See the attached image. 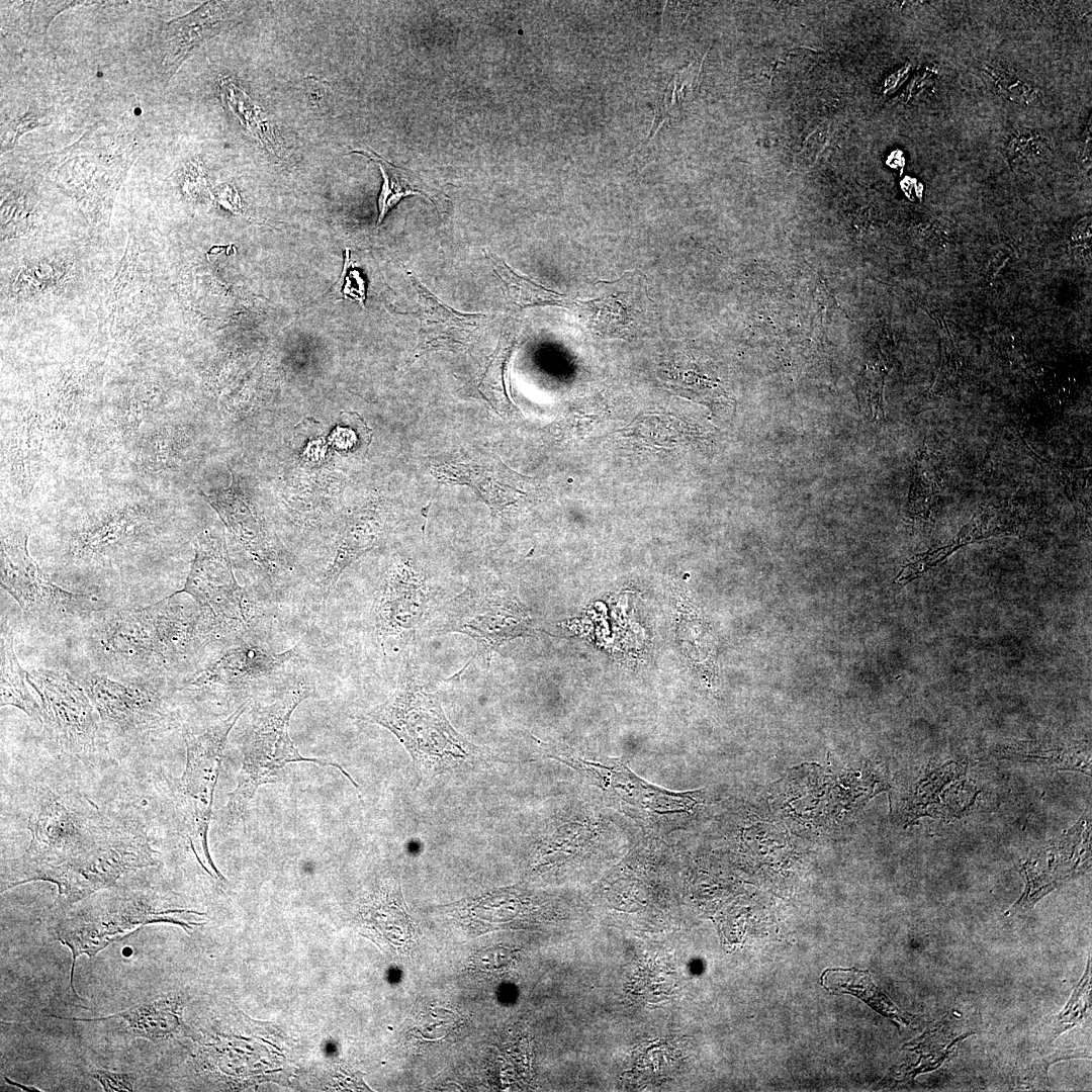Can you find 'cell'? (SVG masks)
Listing matches in <instances>:
<instances>
[{
    "instance_id": "obj_31",
    "label": "cell",
    "mask_w": 1092,
    "mask_h": 1092,
    "mask_svg": "<svg viewBox=\"0 0 1092 1092\" xmlns=\"http://www.w3.org/2000/svg\"><path fill=\"white\" fill-rule=\"evenodd\" d=\"M225 8L217 2L202 7L174 24V59H182L202 38L214 34L225 19Z\"/></svg>"
},
{
    "instance_id": "obj_5",
    "label": "cell",
    "mask_w": 1092,
    "mask_h": 1092,
    "mask_svg": "<svg viewBox=\"0 0 1092 1092\" xmlns=\"http://www.w3.org/2000/svg\"><path fill=\"white\" fill-rule=\"evenodd\" d=\"M72 674L99 715L109 753L125 755L175 725L176 692L168 681H121L89 669Z\"/></svg>"
},
{
    "instance_id": "obj_29",
    "label": "cell",
    "mask_w": 1092,
    "mask_h": 1092,
    "mask_svg": "<svg viewBox=\"0 0 1092 1092\" xmlns=\"http://www.w3.org/2000/svg\"><path fill=\"white\" fill-rule=\"evenodd\" d=\"M517 345L513 333L500 337L478 385L483 397L500 415H508L516 407L510 394L509 369Z\"/></svg>"
},
{
    "instance_id": "obj_28",
    "label": "cell",
    "mask_w": 1092,
    "mask_h": 1092,
    "mask_svg": "<svg viewBox=\"0 0 1092 1092\" xmlns=\"http://www.w3.org/2000/svg\"><path fill=\"white\" fill-rule=\"evenodd\" d=\"M822 986L836 993H848L860 998L874 1010L896 1022L908 1021L895 1004L872 981L867 971L828 969L821 976Z\"/></svg>"
},
{
    "instance_id": "obj_3",
    "label": "cell",
    "mask_w": 1092,
    "mask_h": 1092,
    "mask_svg": "<svg viewBox=\"0 0 1092 1092\" xmlns=\"http://www.w3.org/2000/svg\"><path fill=\"white\" fill-rule=\"evenodd\" d=\"M23 530H2L1 587L18 604L26 624L46 636H77L102 613L118 608L54 582L28 551Z\"/></svg>"
},
{
    "instance_id": "obj_40",
    "label": "cell",
    "mask_w": 1092,
    "mask_h": 1092,
    "mask_svg": "<svg viewBox=\"0 0 1092 1092\" xmlns=\"http://www.w3.org/2000/svg\"><path fill=\"white\" fill-rule=\"evenodd\" d=\"M1031 454L1041 466H1046L1057 476L1064 487L1065 493L1076 507L1087 508L1088 504L1090 505V492H1087L1088 487H1090L1088 482L1090 469H1071V467H1065L1038 457L1034 453Z\"/></svg>"
},
{
    "instance_id": "obj_9",
    "label": "cell",
    "mask_w": 1092,
    "mask_h": 1092,
    "mask_svg": "<svg viewBox=\"0 0 1092 1092\" xmlns=\"http://www.w3.org/2000/svg\"><path fill=\"white\" fill-rule=\"evenodd\" d=\"M107 818L85 812L51 788H40L27 821L31 839L25 851L2 873L1 893L28 883L36 871L80 851L97 836Z\"/></svg>"
},
{
    "instance_id": "obj_15",
    "label": "cell",
    "mask_w": 1092,
    "mask_h": 1092,
    "mask_svg": "<svg viewBox=\"0 0 1092 1092\" xmlns=\"http://www.w3.org/2000/svg\"><path fill=\"white\" fill-rule=\"evenodd\" d=\"M594 288L596 297L573 300L570 307L593 334L631 341L654 326L655 304L641 271H627L614 281L599 280Z\"/></svg>"
},
{
    "instance_id": "obj_10",
    "label": "cell",
    "mask_w": 1092,
    "mask_h": 1092,
    "mask_svg": "<svg viewBox=\"0 0 1092 1092\" xmlns=\"http://www.w3.org/2000/svg\"><path fill=\"white\" fill-rule=\"evenodd\" d=\"M193 913L184 909L164 908L159 896L144 892H119L94 899L93 903L81 905L78 911L67 913L56 929V938L72 952L70 987L74 986L77 958L83 953L93 958L108 944L123 937L136 927L155 922H173L183 927L188 924L173 914Z\"/></svg>"
},
{
    "instance_id": "obj_37",
    "label": "cell",
    "mask_w": 1092,
    "mask_h": 1092,
    "mask_svg": "<svg viewBox=\"0 0 1092 1092\" xmlns=\"http://www.w3.org/2000/svg\"><path fill=\"white\" fill-rule=\"evenodd\" d=\"M981 70L1002 97L1018 104H1030L1036 99L1035 88L1013 72L988 63Z\"/></svg>"
},
{
    "instance_id": "obj_32",
    "label": "cell",
    "mask_w": 1092,
    "mask_h": 1092,
    "mask_svg": "<svg viewBox=\"0 0 1092 1092\" xmlns=\"http://www.w3.org/2000/svg\"><path fill=\"white\" fill-rule=\"evenodd\" d=\"M1000 753L1008 758L1030 759L1056 768L1077 769L1084 772L1090 770V755L1087 754V749L1082 750L1079 745L1076 747L1018 745L1006 747Z\"/></svg>"
},
{
    "instance_id": "obj_6",
    "label": "cell",
    "mask_w": 1092,
    "mask_h": 1092,
    "mask_svg": "<svg viewBox=\"0 0 1092 1092\" xmlns=\"http://www.w3.org/2000/svg\"><path fill=\"white\" fill-rule=\"evenodd\" d=\"M75 637L83 649L85 669L121 681L165 680L174 685L146 606L110 609Z\"/></svg>"
},
{
    "instance_id": "obj_7",
    "label": "cell",
    "mask_w": 1092,
    "mask_h": 1092,
    "mask_svg": "<svg viewBox=\"0 0 1092 1092\" xmlns=\"http://www.w3.org/2000/svg\"><path fill=\"white\" fill-rule=\"evenodd\" d=\"M251 702L241 704L232 714L211 723L199 732L185 728L183 738L186 762L176 782L175 805L179 825L192 852L210 875L222 879L210 856L208 830L214 791L223 752L232 729L248 710Z\"/></svg>"
},
{
    "instance_id": "obj_44",
    "label": "cell",
    "mask_w": 1092,
    "mask_h": 1092,
    "mask_svg": "<svg viewBox=\"0 0 1092 1092\" xmlns=\"http://www.w3.org/2000/svg\"><path fill=\"white\" fill-rule=\"evenodd\" d=\"M139 109H140V108H136V110H135V113H136V114H139V113L141 112V111H140Z\"/></svg>"
},
{
    "instance_id": "obj_41",
    "label": "cell",
    "mask_w": 1092,
    "mask_h": 1092,
    "mask_svg": "<svg viewBox=\"0 0 1092 1092\" xmlns=\"http://www.w3.org/2000/svg\"><path fill=\"white\" fill-rule=\"evenodd\" d=\"M329 295L357 301L363 308L366 299V282L361 272L354 265L351 254L346 249L341 275L329 292Z\"/></svg>"
},
{
    "instance_id": "obj_16",
    "label": "cell",
    "mask_w": 1092,
    "mask_h": 1092,
    "mask_svg": "<svg viewBox=\"0 0 1092 1092\" xmlns=\"http://www.w3.org/2000/svg\"><path fill=\"white\" fill-rule=\"evenodd\" d=\"M1090 819L1082 818L1061 837L1034 852L1022 864L1024 893L1012 909L1026 910L1059 883L1081 875L1090 863Z\"/></svg>"
},
{
    "instance_id": "obj_13",
    "label": "cell",
    "mask_w": 1092,
    "mask_h": 1092,
    "mask_svg": "<svg viewBox=\"0 0 1092 1092\" xmlns=\"http://www.w3.org/2000/svg\"><path fill=\"white\" fill-rule=\"evenodd\" d=\"M177 592L190 596L226 637H241L252 627L254 607L235 576L225 539L220 534L204 530L197 536L189 572L183 587Z\"/></svg>"
},
{
    "instance_id": "obj_8",
    "label": "cell",
    "mask_w": 1092,
    "mask_h": 1092,
    "mask_svg": "<svg viewBox=\"0 0 1092 1092\" xmlns=\"http://www.w3.org/2000/svg\"><path fill=\"white\" fill-rule=\"evenodd\" d=\"M26 680L40 700L42 738L54 754L87 762L109 753L99 715L72 673L38 667L26 670Z\"/></svg>"
},
{
    "instance_id": "obj_42",
    "label": "cell",
    "mask_w": 1092,
    "mask_h": 1092,
    "mask_svg": "<svg viewBox=\"0 0 1092 1092\" xmlns=\"http://www.w3.org/2000/svg\"><path fill=\"white\" fill-rule=\"evenodd\" d=\"M92 1077L96 1079L104 1091H132L133 1082L135 1076L127 1073H117L105 1070H97L92 1074Z\"/></svg>"
},
{
    "instance_id": "obj_23",
    "label": "cell",
    "mask_w": 1092,
    "mask_h": 1092,
    "mask_svg": "<svg viewBox=\"0 0 1092 1092\" xmlns=\"http://www.w3.org/2000/svg\"><path fill=\"white\" fill-rule=\"evenodd\" d=\"M385 521L384 511L376 507L361 509L350 516L338 538L334 559L321 580L324 601L343 571L375 546L383 532Z\"/></svg>"
},
{
    "instance_id": "obj_43",
    "label": "cell",
    "mask_w": 1092,
    "mask_h": 1092,
    "mask_svg": "<svg viewBox=\"0 0 1092 1092\" xmlns=\"http://www.w3.org/2000/svg\"><path fill=\"white\" fill-rule=\"evenodd\" d=\"M5 1080H6V1082L8 1084L13 1085V1086H17V1087L23 1089L24 1091H40L39 1089H37L35 1087L23 1086V1085L18 1084L16 1082L10 1081V1079H8L7 1077H5Z\"/></svg>"
},
{
    "instance_id": "obj_18",
    "label": "cell",
    "mask_w": 1092,
    "mask_h": 1092,
    "mask_svg": "<svg viewBox=\"0 0 1092 1092\" xmlns=\"http://www.w3.org/2000/svg\"><path fill=\"white\" fill-rule=\"evenodd\" d=\"M411 280L419 303L417 356L431 351L467 350L486 325L487 315L457 311L442 302L415 277H411Z\"/></svg>"
},
{
    "instance_id": "obj_34",
    "label": "cell",
    "mask_w": 1092,
    "mask_h": 1092,
    "mask_svg": "<svg viewBox=\"0 0 1092 1092\" xmlns=\"http://www.w3.org/2000/svg\"><path fill=\"white\" fill-rule=\"evenodd\" d=\"M228 103L247 129L270 152L276 154V141L272 128L266 122L262 110L251 98L232 82H222Z\"/></svg>"
},
{
    "instance_id": "obj_33",
    "label": "cell",
    "mask_w": 1092,
    "mask_h": 1092,
    "mask_svg": "<svg viewBox=\"0 0 1092 1092\" xmlns=\"http://www.w3.org/2000/svg\"><path fill=\"white\" fill-rule=\"evenodd\" d=\"M352 153L373 160L381 171L383 181L377 200V226L382 222L389 210L402 198L411 195L423 194V192L414 187L411 181V175L406 170L393 166L382 157L368 150H354Z\"/></svg>"
},
{
    "instance_id": "obj_14",
    "label": "cell",
    "mask_w": 1092,
    "mask_h": 1092,
    "mask_svg": "<svg viewBox=\"0 0 1092 1092\" xmlns=\"http://www.w3.org/2000/svg\"><path fill=\"white\" fill-rule=\"evenodd\" d=\"M295 647L271 653L242 642L221 649L178 682L175 691L183 690L198 698L226 699L247 696L260 688L281 681L288 675L299 659Z\"/></svg>"
},
{
    "instance_id": "obj_24",
    "label": "cell",
    "mask_w": 1092,
    "mask_h": 1092,
    "mask_svg": "<svg viewBox=\"0 0 1092 1092\" xmlns=\"http://www.w3.org/2000/svg\"><path fill=\"white\" fill-rule=\"evenodd\" d=\"M181 1003L179 998H156L139 1003L129 1009L97 1018L52 1017L82 1022H96L119 1018L126 1023L125 1029L136 1037L153 1041L172 1036L181 1025Z\"/></svg>"
},
{
    "instance_id": "obj_2",
    "label": "cell",
    "mask_w": 1092,
    "mask_h": 1092,
    "mask_svg": "<svg viewBox=\"0 0 1092 1092\" xmlns=\"http://www.w3.org/2000/svg\"><path fill=\"white\" fill-rule=\"evenodd\" d=\"M312 688L305 676L295 678L280 696L252 713L251 722L242 745V763L237 785L230 793L222 814L225 823L234 826L246 814L248 805L258 789L281 780L284 768L293 762H309L338 768L358 789V784L342 765L335 761L304 757L289 735V721L297 706L311 696Z\"/></svg>"
},
{
    "instance_id": "obj_26",
    "label": "cell",
    "mask_w": 1092,
    "mask_h": 1092,
    "mask_svg": "<svg viewBox=\"0 0 1092 1092\" xmlns=\"http://www.w3.org/2000/svg\"><path fill=\"white\" fill-rule=\"evenodd\" d=\"M941 461L925 445L912 466L907 510L910 516L928 520L941 503L943 489Z\"/></svg>"
},
{
    "instance_id": "obj_36",
    "label": "cell",
    "mask_w": 1092,
    "mask_h": 1092,
    "mask_svg": "<svg viewBox=\"0 0 1092 1092\" xmlns=\"http://www.w3.org/2000/svg\"><path fill=\"white\" fill-rule=\"evenodd\" d=\"M1053 148L1043 132L1031 129L1017 131L1007 146V158L1013 165L1035 166L1051 159Z\"/></svg>"
},
{
    "instance_id": "obj_27",
    "label": "cell",
    "mask_w": 1092,
    "mask_h": 1092,
    "mask_svg": "<svg viewBox=\"0 0 1092 1092\" xmlns=\"http://www.w3.org/2000/svg\"><path fill=\"white\" fill-rule=\"evenodd\" d=\"M484 255L502 283L508 301L517 308L537 305L571 307L573 299L540 285L513 269L494 253L484 250Z\"/></svg>"
},
{
    "instance_id": "obj_38",
    "label": "cell",
    "mask_w": 1092,
    "mask_h": 1092,
    "mask_svg": "<svg viewBox=\"0 0 1092 1092\" xmlns=\"http://www.w3.org/2000/svg\"><path fill=\"white\" fill-rule=\"evenodd\" d=\"M332 440L341 453H365L371 442V430L356 413H342Z\"/></svg>"
},
{
    "instance_id": "obj_11",
    "label": "cell",
    "mask_w": 1092,
    "mask_h": 1092,
    "mask_svg": "<svg viewBox=\"0 0 1092 1092\" xmlns=\"http://www.w3.org/2000/svg\"><path fill=\"white\" fill-rule=\"evenodd\" d=\"M528 624L523 606L509 586L481 580L470 582L437 611L432 631L469 636L476 644L475 654L489 660L502 644L526 632Z\"/></svg>"
},
{
    "instance_id": "obj_30",
    "label": "cell",
    "mask_w": 1092,
    "mask_h": 1092,
    "mask_svg": "<svg viewBox=\"0 0 1092 1092\" xmlns=\"http://www.w3.org/2000/svg\"><path fill=\"white\" fill-rule=\"evenodd\" d=\"M183 432L171 425L149 431L141 440L136 461L147 472H160L173 467L184 448Z\"/></svg>"
},
{
    "instance_id": "obj_22",
    "label": "cell",
    "mask_w": 1092,
    "mask_h": 1092,
    "mask_svg": "<svg viewBox=\"0 0 1092 1092\" xmlns=\"http://www.w3.org/2000/svg\"><path fill=\"white\" fill-rule=\"evenodd\" d=\"M1025 518V505L1020 500H1001L982 505L950 544L918 555L904 566L905 571L910 577H915L967 543L991 536L1015 533Z\"/></svg>"
},
{
    "instance_id": "obj_39",
    "label": "cell",
    "mask_w": 1092,
    "mask_h": 1092,
    "mask_svg": "<svg viewBox=\"0 0 1092 1092\" xmlns=\"http://www.w3.org/2000/svg\"><path fill=\"white\" fill-rule=\"evenodd\" d=\"M1090 960L1088 961L1087 969L1083 975L1080 983L1073 991L1070 1001L1062 1012L1058 1014L1054 1020L1051 1021L1050 1027L1053 1031V1037L1058 1036L1068 1028L1079 1023L1084 1016L1088 1006L1090 1005V987H1091V974H1090Z\"/></svg>"
},
{
    "instance_id": "obj_19",
    "label": "cell",
    "mask_w": 1092,
    "mask_h": 1092,
    "mask_svg": "<svg viewBox=\"0 0 1092 1092\" xmlns=\"http://www.w3.org/2000/svg\"><path fill=\"white\" fill-rule=\"evenodd\" d=\"M228 488L200 494L213 508L223 525L242 548L266 571L278 569L275 550L257 515L253 512L240 477L230 469Z\"/></svg>"
},
{
    "instance_id": "obj_20",
    "label": "cell",
    "mask_w": 1092,
    "mask_h": 1092,
    "mask_svg": "<svg viewBox=\"0 0 1092 1092\" xmlns=\"http://www.w3.org/2000/svg\"><path fill=\"white\" fill-rule=\"evenodd\" d=\"M48 441L37 406L21 411L13 420L3 445V463L14 493L26 496L40 470L42 450Z\"/></svg>"
},
{
    "instance_id": "obj_4",
    "label": "cell",
    "mask_w": 1092,
    "mask_h": 1092,
    "mask_svg": "<svg viewBox=\"0 0 1092 1092\" xmlns=\"http://www.w3.org/2000/svg\"><path fill=\"white\" fill-rule=\"evenodd\" d=\"M157 864L156 850L132 820L109 819L97 836L61 862L36 871L28 880L58 887L49 913L62 912L98 892L114 887L124 876Z\"/></svg>"
},
{
    "instance_id": "obj_21",
    "label": "cell",
    "mask_w": 1092,
    "mask_h": 1092,
    "mask_svg": "<svg viewBox=\"0 0 1092 1092\" xmlns=\"http://www.w3.org/2000/svg\"><path fill=\"white\" fill-rule=\"evenodd\" d=\"M440 483L470 486L493 514H499L527 496V478L519 477L502 462L452 463L432 468Z\"/></svg>"
},
{
    "instance_id": "obj_12",
    "label": "cell",
    "mask_w": 1092,
    "mask_h": 1092,
    "mask_svg": "<svg viewBox=\"0 0 1092 1092\" xmlns=\"http://www.w3.org/2000/svg\"><path fill=\"white\" fill-rule=\"evenodd\" d=\"M548 757L563 762L602 789L625 813L645 825L665 823L697 803L694 794L673 793L650 785L616 758H593L563 745L542 743Z\"/></svg>"
},
{
    "instance_id": "obj_35",
    "label": "cell",
    "mask_w": 1092,
    "mask_h": 1092,
    "mask_svg": "<svg viewBox=\"0 0 1092 1092\" xmlns=\"http://www.w3.org/2000/svg\"><path fill=\"white\" fill-rule=\"evenodd\" d=\"M156 404V397L146 390L126 396L109 418L111 432L121 440L132 438Z\"/></svg>"
},
{
    "instance_id": "obj_25",
    "label": "cell",
    "mask_w": 1092,
    "mask_h": 1092,
    "mask_svg": "<svg viewBox=\"0 0 1092 1092\" xmlns=\"http://www.w3.org/2000/svg\"><path fill=\"white\" fill-rule=\"evenodd\" d=\"M1 686L0 705L13 706L32 720L41 721V708L30 694L26 684V670L18 662L14 651V632L7 620L1 619Z\"/></svg>"
},
{
    "instance_id": "obj_1",
    "label": "cell",
    "mask_w": 1092,
    "mask_h": 1092,
    "mask_svg": "<svg viewBox=\"0 0 1092 1092\" xmlns=\"http://www.w3.org/2000/svg\"><path fill=\"white\" fill-rule=\"evenodd\" d=\"M362 719L386 728L399 740L413 759L419 781L502 761L451 725L438 696L421 679L414 645L404 651L392 695Z\"/></svg>"
},
{
    "instance_id": "obj_17",
    "label": "cell",
    "mask_w": 1092,
    "mask_h": 1092,
    "mask_svg": "<svg viewBox=\"0 0 1092 1092\" xmlns=\"http://www.w3.org/2000/svg\"><path fill=\"white\" fill-rule=\"evenodd\" d=\"M429 605V587L420 572L411 563H396L375 592L371 608L374 630L382 639L408 635L424 621Z\"/></svg>"
}]
</instances>
